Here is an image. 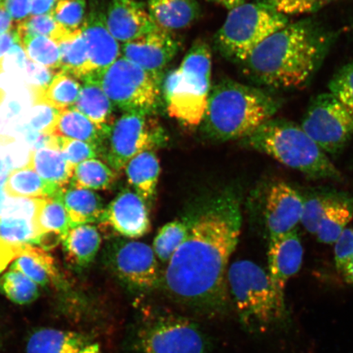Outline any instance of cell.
Instances as JSON below:
<instances>
[{
    "mask_svg": "<svg viewBox=\"0 0 353 353\" xmlns=\"http://www.w3.org/2000/svg\"><path fill=\"white\" fill-rule=\"evenodd\" d=\"M241 225L239 203L232 196L218 199L191 221L187 239L161 276L168 297L205 319L227 314L228 268Z\"/></svg>",
    "mask_w": 353,
    "mask_h": 353,
    "instance_id": "1",
    "label": "cell"
},
{
    "mask_svg": "<svg viewBox=\"0 0 353 353\" xmlns=\"http://www.w3.org/2000/svg\"><path fill=\"white\" fill-rule=\"evenodd\" d=\"M335 39L319 21L286 25L259 44L241 63L251 81L274 90L306 87L327 56Z\"/></svg>",
    "mask_w": 353,
    "mask_h": 353,
    "instance_id": "2",
    "label": "cell"
},
{
    "mask_svg": "<svg viewBox=\"0 0 353 353\" xmlns=\"http://www.w3.org/2000/svg\"><path fill=\"white\" fill-rule=\"evenodd\" d=\"M281 105L261 88L223 79L211 88L201 130L219 142L244 139L273 118Z\"/></svg>",
    "mask_w": 353,
    "mask_h": 353,
    "instance_id": "3",
    "label": "cell"
},
{
    "mask_svg": "<svg viewBox=\"0 0 353 353\" xmlns=\"http://www.w3.org/2000/svg\"><path fill=\"white\" fill-rule=\"evenodd\" d=\"M227 281L238 319L247 332L263 335L289 327L285 294L276 289L268 272L258 264L250 260L233 263Z\"/></svg>",
    "mask_w": 353,
    "mask_h": 353,
    "instance_id": "4",
    "label": "cell"
},
{
    "mask_svg": "<svg viewBox=\"0 0 353 353\" xmlns=\"http://www.w3.org/2000/svg\"><path fill=\"white\" fill-rule=\"evenodd\" d=\"M244 144L314 180H342L328 154L296 123L272 118L247 137Z\"/></svg>",
    "mask_w": 353,
    "mask_h": 353,
    "instance_id": "5",
    "label": "cell"
},
{
    "mask_svg": "<svg viewBox=\"0 0 353 353\" xmlns=\"http://www.w3.org/2000/svg\"><path fill=\"white\" fill-rule=\"evenodd\" d=\"M126 353H212L210 339L196 321L176 313L144 311L132 322Z\"/></svg>",
    "mask_w": 353,
    "mask_h": 353,
    "instance_id": "6",
    "label": "cell"
},
{
    "mask_svg": "<svg viewBox=\"0 0 353 353\" xmlns=\"http://www.w3.org/2000/svg\"><path fill=\"white\" fill-rule=\"evenodd\" d=\"M288 24V17L268 4L245 3L229 11L214 46L224 59L241 64L264 39Z\"/></svg>",
    "mask_w": 353,
    "mask_h": 353,
    "instance_id": "7",
    "label": "cell"
},
{
    "mask_svg": "<svg viewBox=\"0 0 353 353\" xmlns=\"http://www.w3.org/2000/svg\"><path fill=\"white\" fill-rule=\"evenodd\" d=\"M98 76L114 107L125 112L154 116L162 105V81L120 57Z\"/></svg>",
    "mask_w": 353,
    "mask_h": 353,
    "instance_id": "8",
    "label": "cell"
},
{
    "mask_svg": "<svg viewBox=\"0 0 353 353\" xmlns=\"http://www.w3.org/2000/svg\"><path fill=\"white\" fill-rule=\"evenodd\" d=\"M168 143L165 128L154 116L125 112L110 128L101 157L118 174L132 158L164 148Z\"/></svg>",
    "mask_w": 353,
    "mask_h": 353,
    "instance_id": "9",
    "label": "cell"
},
{
    "mask_svg": "<svg viewBox=\"0 0 353 353\" xmlns=\"http://www.w3.org/2000/svg\"><path fill=\"white\" fill-rule=\"evenodd\" d=\"M300 126L322 151L338 156L353 135V112L325 92L311 101Z\"/></svg>",
    "mask_w": 353,
    "mask_h": 353,
    "instance_id": "10",
    "label": "cell"
},
{
    "mask_svg": "<svg viewBox=\"0 0 353 353\" xmlns=\"http://www.w3.org/2000/svg\"><path fill=\"white\" fill-rule=\"evenodd\" d=\"M156 254L145 243H118L110 254V263L119 279L132 292L148 294L161 285Z\"/></svg>",
    "mask_w": 353,
    "mask_h": 353,
    "instance_id": "11",
    "label": "cell"
},
{
    "mask_svg": "<svg viewBox=\"0 0 353 353\" xmlns=\"http://www.w3.org/2000/svg\"><path fill=\"white\" fill-rule=\"evenodd\" d=\"M162 82V95L171 118L188 127L200 125L207 107L211 88L180 70H170Z\"/></svg>",
    "mask_w": 353,
    "mask_h": 353,
    "instance_id": "12",
    "label": "cell"
},
{
    "mask_svg": "<svg viewBox=\"0 0 353 353\" xmlns=\"http://www.w3.org/2000/svg\"><path fill=\"white\" fill-rule=\"evenodd\" d=\"M179 50L178 41L161 26L134 41L123 43L121 57L163 81V70Z\"/></svg>",
    "mask_w": 353,
    "mask_h": 353,
    "instance_id": "13",
    "label": "cell"
},
{
    "mask_svg": "<svg viewBox=\"0 0 353 353\" xmlns=\"http://www.w3.org/2000/svg\"><path fill=\"white\" fill-rule=\"evenodd\" d=\"M99 223L130 239L145 236L151 226L147 203L130 189H123L105 206Z\"/></svg>",
    "mask_w": 353,
    "mask_h": 353,
    "instance_id": "14",
    "label": "cell"
},
{
    "mask_svg": "<svg viewBox=\"0 0 353 353\" xmlns=\"http://www.w3.org/2000/svg\"><path fill=\"white\" fill-rule=\"evenodd\" d=\"M303 198L293 187L283 182L272 185L265 204V223L269 239L296 230L301 222Z\"/></svg>",
    "mask_w": 353,
    "mask_h": 353,
    "instance_id": "15",
    "label": "cell"
},
{
    "mask_svg": "<svg viewBox=\"0 0 353 353\" xmlns=\"http://www.w3.org/2000/svg\"><path fill=\"white\" fill-rule=\"evenodd\" d=\"M105 23L112 37L122 43L134 41L159 28L145 4L137 0H112Z\"/></svg>",
    "mask_w": 353,
    "mask_h": 353,
    "instance_id": "16",
    "label": "cell"
},
{
    "mask_svg": "<svg viewBox=\"0 0 353 353\" xmlns=\"http://www.w3.org/2000/svg\"><path fill=\"white\" fill-rule=\"evenodd\" d=\"M81 30L87 43L90 74H100L121 57L120 43L109 32L105 13L99 8L88 12Z\"/></svg>",
    "mask_w": 353,
    "mask_h": 353,
    "instance_id": "17",
    "label": "cell"
},
{
    "mask_svg": "<svg viewBox=\"0 0 353 353\" xmlns=\"http://www.w3.org/2000/svg\"><path fill=\"white\" fill-rule=\"evenodd\" d=\"M268 274L272 284L285 294L287 282L301 269L303 247L296 230L269 239Z\"/></svg>",
    "mask_w": 353,
    "mask_h": 353,
    "instance_id": "18",
    "label": "cell"
},
{
    "mask_svg": "<svg viewBox=\"0 0 353 353\" xmlns=\"http://www.w3.org/2000/svg\"><path fill=\"white\" fill-rule=\"evenodd\" d=\"M37 200L8 196L0 214V237L12 245H37Z\"/></svg>",
    "mask_w": 353,
    "mask_h": 353,
    "instance_id": "19",
    "label": "cell"
},
{
    "mask_svg": "<svg viewBox=\"0 0 353 353\" xmlns=\"http://www.w3.org/2000/svg\"><path fill=\"white\" fill-rule=\"evenodd\" d=\"M26 353H101L99 344L74 330L41 328L30 334Z\"/></svg>",
    "mask_w": 353,
    "mask_h": 353,
    "instance_id": "20",
    "label": "cell"
},
{
    "mask_svg": "<svg viewBox=\"0 0 353 353\" xmlns=\"http://www.w3.org/2000/svg\"><path fill=\"white\" fill-rule=\"evenodd\" d=\"M61 192L55 197L37 200V245L46 250L54 249L59 245L72 228L68 211L61 198Z\"/></svg>",
    "mask_w": 353,
    "mask_h": 353,
    "instance_id": "21",
    "label": "cell"
},
{
    "mask_svg": "<svg viewBox=\"0 0 353 353\" xmlns=\"http://www.w3.org/2000/svg\"><path fill=\"white\" fill-rule=\"evenodd\" d=\"M81 90L74 108L105 130H110L116 108L109 99L96 74L82 78Z\"/></svg>",
    "mask_w": 353,
    "mask_h": 353,
    "instance_id": "22",
    "label": "cell"
},
{
    "mask_svg": "<svg viewBox=\"0 0 353 353\" xmlns=\"http://www.w3.org/2000/svg\"><path fill=\"white\" fill-rule=\"evenodd\" d=\"M10 268L23 273L39 286L54 285L59 290L63 288L54 258L47 250L37 245H22Z\"/></svg>",
    "mask_w": 353,
    "mask_h": 353,
    "instance_id": "23",
    "label": "cell"
},
{
    "mask_svg": "<svg viewBox=\"0 0 353 353\" xmlns=\"http://www.w3.org/2000/svg\"><path fill=\"white\" fill-rule=\"evenodd\" d=\"M61 243L66 263L79 270L94 262L101 238L94 225L81 224L70 228Z\"/></svg>",
    "mask_w": 353,
    "mask_h": 353,
    "instance_id": "24",
    "label": "cell"
},
{
    "mask_svg": "<svg viewBox=\"0 0 353 353\" xmlns=\"http://www.w3.org/2000/svg\"><path fill=\"white\" fill-rule=\"evenodd\" d=\"M109 132V130L95 125L78 110L72 108L57 110L50 136L63 137L94 144L100 149L101 157Z\"/></svg>",
    "mask_w": 353,
    "mask_h": 353,
    "instance_id": "25",
    "label": "cell"
},
{
    "mask_svg": "<svg viewBox=\"0 0 353 353\" xmlns=\"http://www.w3.org/2000/svg\"><path fill=\"white\" fill-rule=\"evenodd\" d=\"M128 183L134 192L151 206L157 196L161 164L156 152H144L128 163L125 170Z\"/></svg>",
    "mask_w": 353,
    "mask_h": 353,
    "instance_id": "26",
    "label": "cell"
},
{
    "mask_svg": "<svg viewBox=\"0 0 353 353\" xmlns=\"http://www.w3.org/2000/svg\"><path fill=\"white\" fill-rule=\"evenodd\" d=\"M147 6L157 24L170 32L188 28L201 14L196 0H148Z\"/></svg>",
    "mask_w": 353,
    "mask_h": 353,
    "instance_id": "27",
    "label": "cell"
},
{
    "mask_svg": "<svg viewBox=\"0 0 353 353\" xmlns=\"http://www.w3.org/2000/svg\"><path fill=\"white\" fill-rule=\"evenodd\" d=\"M26 166L33 170L46 182L61 189L70 184L74 169L59 150L48 145L30 152Z\"/></svg>",
    "mask_w": 353,
    "mask_h": 353,
    "instance_id": "28",
    "label": "cell"
},
{
    "mask_svg": "<svg viewBox=\"0 0 353 353\" xmlns=\"http://www.w3.org/2000/svg\"><path fill=\"white\" fill-rule=\"evenodd\" d=\"M72 227L81 224L99 223L105 206L103 199L92 190L69 184L61 192Z\"/></svg>",
    "mask_w": 353,
    "mask_h": 353,
    "instance_id": "29",
    "label": "cell"
},
{
    "mask_svg": "<svg viewBox=\"0 0 353 353\" xmlns=\"http://www.w3.org/2000/svg\"><path fill=\"white\" fill-rule=\"evenodd\" d=\"M63 190L46 182L26 165L10 172L3 183V191L8 196L30 200L55 197Z\"/></svg>",
    "mask_w": 353,
    "mask_h": 353,
    "instance_id": "30",
    "label": "cell"
},
{
    "mask_svg": "<svg viewBox=\"0 0 353 353\" xmlns=\"http://www.w3.org/2000/svg\"><path fill=\"white\" fill-rule=\"evenodd\" d=\"M81 90V82L72 74L57 70L48 85L32 94L34 105H48L57 110L74 108Z\"/></svg>",
    "mask_w": 353,
    "mask_h": 353,
    "instance_id": "31",
    "label": "cell"
},
{
    "mask_svg": "<svg viewBox=\"0 0 353 353\" xmlns=\"http://www.w3.org/2000/svg\"><path fill=\"white\" fill-rule=\"evenodd\" d=\"M61 54V70L81 79L90 74L87 43L79 30L68 35L59 43Z\"/></svg>",
    "mask_w": 353,
    "mask_h": 353,
    "instance_id": "32",
    "label": "cell"
},
{
    "mask_svg": "<svg viewBox=\"0 0 353 353\" xmlns=\"http://www.w3.org/2000/svg\"><path fill=\"white\" fill-rule=\"evenodd\" d=\"M117 178V173L107 163L99 159H91L74 167L70 184L92 191H100L112 187Z\"/></svg>",
    "mask_w": 353,
    "mask_h": 353,
    "instance_id": "33",
    "label": "cell"
},
{
    "mask_svg": "<svg viewBox=\"0 0 353 353\" xmlns=\"http://www.w3.org/2000/svg\"><path fill=\"white\" fill-rule=\"evenodd\" d=\"M353 219V205L347 199L339 197L322 217L315 234L323 244L334 245Z\"/></svg>",
    "mask_w": 353,
    "mask_h": 353,
    "instance_id": "34",
    "label": "cell"
},
{
    "mask_svg": "<svg viewBox=\"0 0 353 353\" xmlns=\"http://www.w3.org/2000/svg\"><path fill=\"white\" fill-rule=\"evenodd\" d=\"M189 231L190 222L184 220L172 221L161 227L152 246L159 261L168 264L187 239Z\"/></svg>",
    "mask_w": 353,
    "mask_h": 353,
    "instance_id": "35",
    "label": "cell"
},
{
    "mask_svg": "<svg viewBox=\"0 0 353 353\" xmlns=\"http://www.w3.org/2000/svg\"><path fill=\"white\" fill-rule=\"evenodd\" d=\"M0 294L17 305H28L39 297V285L14 269L0 276Z\"/></svg>",
    "mask_w": 353,
    "mask_h": 353,
    "instance_id": "36",
    "label": "cell"
},
{
    "mask_svg": "<svg viewBox=\"0 0 353 353\" xmlns=\"http://www.w3.org/2000/svg\"><path fill=\"white\" fill-rule=\"evenodd\" d=\"M20 44L30 61L55 72L61 70L59 47L50 38L43 35H26L20 39Z\"/></svg>",
    "mask_w": 353,
    "mask_h": 353,
    "instance_id": "37",
    "label": "cell"
},
{
    "mask_svg": "<svg viewBox=\"0 0 353 353\" xmlns=\"http://www.w3.org/2000/svg\"><path fill=\"white\" fill-rule=\"evenodd\" d=\"M46 145L59 150L74 167L91 159L101 157L100 149L97 145L83 141L50 136L46 137Z\"/></svg>",
    "mask_w": 353,
    "mask_h": 353,
    "instance_id": "38",
    "label": "cell"
},
{
    "mask_svg": "<svg viewBox=\"0 0 353 353\" xmlns=\"http://www.w3.org/2000/svg\"><path fill=\"white\" fill-rule=\"evenodd\" d=\"M16 30L19 39L26 35H43V37L50 38L57 43L73 33L57 23L52 13L41 16H30L28 19L16 25Z\"/></svg>",
    "mask_w": 353,
    "mask_h": 353,
    "instance_id": "39",
    "label": "cell"
},
{
    "mask_svg": "<svg viewBox=\"0 0 353 353\" xmlns=\"http://www.w3.org/2000/svg\"><path fill=\"white\" fill-rule=\"evenodd\" d=\"M339 197L328 193H316L305 199L303 198L302 217L300 223L309 233L315 235L325 211Z\"/></svg>",
    "mask_w": 353,
    "mask_h": 353,
    "instance_id": "40",
    "label": "cell"
},
{
    "mask_svg": "<svg viewBox=\"0 0 353 353\" xmlns=\"http://www.w3.org/2000/svg\"><path fill=\"white\" fill-rule=\"evenodd\" d=\"M85 0H59L52 14L69 32L81 30L85 20Z\"/></svg>",
    "mask_w": 353,
    "mask_h": 353,
    "instance_id": "41",
    "label": "cell"
},
{
    "mask_svg": "<svg viewBox=\"0 0 353 353\" xmlns=\"http://www.w3.org/2000/svg\"><path fill=\"white\" fill-rule=\"evenodd\" d=\"M336 0H258L285 16L314 13Z\"/></svg>",
    "mask_w": 353,
    "mask_h": 353,
    "instance_id": "42",
    "label": "cell"
},
{
    "mask_svg": "<svg viewBox=\"0 0 353 353\" xmlns=\"http://www.w3.org/2000/svg\"><path fill=\"white\" fill-rule=\"evenodd\" d=\"M331 94L353 112V63L343 65L329 83Z\"/></svg>",
    "mask_w": 353,
    "mask_h": 353,
    "instance_id": "43",
    "label": "cell"
},
{
    "mask_svg": "<svg viewBox=\"0 0 353 353\" xmlns=\"http://www.w3.org/2000/svg\"><path fill=\"white\" fill-rule=\"evenodd\" d=\"M57 72L28 59L24 77L32 94L46 88L54 78Z\"/></svg>",
    "mask_w": 353,
    "mask_h": 353,
    "instance_id": "44",
    "label": "cell"
},
{
    "mask_svg": "<svg viewBox=\"0 0 353 353\" xmlns=\"http://www.w3.org/2000/svg\"><path fill=\"white\" fill-rule=\"evenodd\" d=\"M30 125L42 136L50 137L57 118V110L43 105H35Z\"/></svg>",
    "mask_w": 353,
    "mask_h": 353,
    "instance_id": "45",
    "label": "cell"
},
{
    "mask_svg": "<svg viewBox=\"0 0 353 353\" xmlns=\"http://www.w3.org/2000/svg\"><path fill=\"white\" fill-rule=\"evenodd\" d=\"M334 245L335 267L341 273L353 260L352 228H346Z\"/></svg>",
    "mask_w": 353,
    "mask_h": 353,
    "instance_id": "46",
    "label": "cell"
},
{
    "mask_svg": "<svg viewBox=\"0 0 353 353\" xmlns=\"http://www.w3.org/2000/svg\"><path fill=\"white\" fill-rule=\"evenodd\" d=\"M3 6L17 25L30 16L32 0H3Z\"/></svg>",
    "mask_w": 353,
    "mask_h": 353,
    "instance_id": "47",
    "label": "cell"
},
{
    "mask_svg": "<svg viewBox=\"0 0 353 353\" xmlns=\"http://www.w3.org/2000/svg\"><path fill=\"white\" fill-rule=\"evenodd\" d=\"M3 61H6L7 69L10 72L23 76L28 59L21 44L13 46L4 57Z\"/></svg>",
    "mask_w": 353,
    "mask_h": 353,
    "instance_id": "48",
    "label": "cell"
},
{
    "mask_svg": "<svg viewBox=\"0 0 353 353\" xmlns=\"http://www.w3.org/2000/svg\"><path fill=\"white\" fill-rule=\"evenodd\" d=\"M22 245H12L0 237V274L14 261L20 253Z\"/></svg>",
    "mask_w": 353,
    "mask_h": 353,
    "instance_id": "49",
    "label": "cell"
},
{
    "mask_svg": "<svg viewBox=\"0 0 353 353\" xmlns=\"http://www.w3.org/2000/svg\"><path fill=\"white\" fill-rule=\"evenodd\" d=\"M19 43L20 44V39L16 28L10 32L0 34V66L8 52L13 46Z\"/></svg>",
    "mask_w": 353,
    "mask_h": 353,
    "instance_id": "50",
    "label": "cell"
},
{
    "mask_svg": "<svg viewBox=\"0 0 353 353\" xmlns=\"http://www.w3.org/2000/svg\"><path fill=\"white\" fill-rule=\"evenodd\" d=\"M59 0H32L30 16L51 14Z\"/></svg>",
    "mask_w": 353,
    "mask_h": 353,
    "instance_id": "51",
    "label": "cell"
},
{
    "mask_svg": "<svg viewBox=\"0 0 353 353\" xmlns=\"http://www.w3.org/2000/svg\"><path fill=\"white\" fill-rule=\"evenodd\" d=\"M15 28L14 22H13L10 13L7 12L2 3L0 6V34L10 32Z\"/></svg>",
    "mask_w": 353,
    "mask_h": 353,
    "instance_id": "52",
    "label": "cell"
},
{
    "mask_svg": "<svg viewBox=\"0 0 353 353\" xmlns=\"http://www.w3.org/2000/svg\"><path fill=\"white\" fill-rule=\"evenodd\" d=\"M207 1L219 4V6L227 8L229 11L247 3V0H207Z\"/></svg>",
    "mask_w": 353,
    "mask_h": 353,
    "instance_id": "53",
    "label": "cell"
},
{
    "mask_svg": "<svg viewBox=\"0 0 353 353\" xmlns=\"http://www.w3.org/2000/svg\"><path fill=\"white\" fill-rule=\"evenodd\" d=\"M341 274L346 283L353 285V260L346 265V267L343 268Z\"/></svg>",
    "mask_w": 353,
    "mask_h": 353,
    "instance_id": "54",
    "label": "cell"
},
{
    "mask_svg": "<svg viewBox=\"0 0 353 353\" xmlns=\"http://www.w3.org/2000/svg\"><path fill=\"white\" fill-rule=\"evenodd\" d=\"M7 198L8 196L6 195V192H4L3 189L1 190V191H0V214L2 213L4 205H6Z\"/></svg>",
    "mask_w": 353,
    "mask_h": 353,
    "instance_id": "55",
    "label": "cell"
},
{
    "mask_svg": "<svg viewBox=\"0 0 353 353\" xmlns=\"http://www.w3.org/2000/svg\"><path fill=\"white\" fill-rule=\"evenodd\" d=\"M6 179H0V191L3 189V183Z\"/></svg>",
    "mask_w": 353,
    "mask_h": 353,
    "instance_id": "56",
    "label": "cell"
},
{
    "mask_svg": "<svg viewBox=\"0 0 353 353\" xmlns=\"http://www.w3.org/2000/svg\"><path fill=\"white\" fill-rule=\"evenodd\" d=\"M2 3H3V0H0V6H1Z\"/></svg>",
    "mask_w": 353,
    "mask_h": 353,
    "instance_id": "57",
    "label": "cell"
},
{
    "mask_svg": "<svg viewBox=\"0 0 353 353\" xmlns=\"http://www.w3.org/2000/svg\"><path fill=\"white\" fill-rule=\"evenodd\" d=\"M352 238H353V228H352Z\"/></svg>",
    "mask_w": 353,
    "mask_h": 353,
    "instance_id": "58",
    "label": "cell"
}]
</instances>
